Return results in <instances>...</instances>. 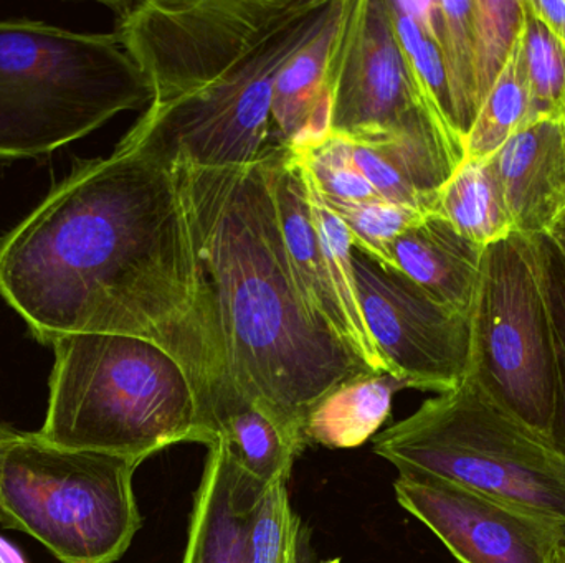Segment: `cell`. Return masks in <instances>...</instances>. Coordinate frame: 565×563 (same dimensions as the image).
Listing matches in <instances>:
<instances>
[{
    "instance_id": "484cf974",
    "label": "cell",
    "mask_w": 565,
    "mask_h": 563,
    "mask_svg": "<svg viewBox=\"0 0 565 563\" xmlns=\"http://www.w3.org/2000/svg\"><path fill=\"white\" fill-rule=\"evenodd\" d=\"M288 481L265 486L250 522V563H311L308 534L289 502ZM324 563H339L329 561Z\"/></svg>"
},
{
    "instance_id": "f1b7e54d",
    "label": "cell",
    "mask_w": 565,
    "mask_h": 563,
    "mask_svg": "<svg viewBox=\"0 0 565 563\" xmlns=\"http://www.w3.org/2000/svg\"><path fill=\"white\" fill-rule=\"evenodd\" d=\"M295 158L306 169L322 197L344 202H367L381 198L355 165L352 142L342 136L331 132L315 148Z\"/></svg>"
},
{
    "instance_id": "836d02e7",
    "label": "cell",
    "mask_w": 565,
    "mask_h": 563,
    "mask_svg": "<svg viewBox=\"0 0 565 563\" xmlns=\"http://www.w3.org/2000/svg\"><path fill=\"white\" fill-rule=\"evenodd\" d=\"M554 563H565V539L561 544L559 551H557L556 561Z\"/></svg>"
},
{
    "instance_id": "5bb4252c",
    "label": "cell",
    "mask_w": 565,
    "mask_h": 563,
    "mask_svg": "<svg viewBox=\"0 0 565 563\" xmlns=\"http://www.w3.org/2000/svg\"><path fill=\"white\" fill-rule=\"evenodd\" d=\"M267 169L286 258L299 296L311 316L324 324L364 362L358 340L332 288L328 263L309 210L301 167L289 149H277L268 155Z\"/></svg>"
},
{
    "instance_id": "4316f807",
    "label": "cell",
    "mask_w": 565,
    "mask_h": 563,
    "mask_svg": "<svg viewBox=\"0 0 565 563\" xmlns=\"http://www.w3.org/2000/svg\"><path fill=\"white\" fill-rule=\"evenodd\" d=\"M523 0H473L477 106L490 93L523 29Z\"/></svg>"
},
{
    "instance_id": "d6a6232c",
    "label": "cell",
    "mask_w": 565,
    "mask_h": 563,
    "mask_svg": "<svg viewBox=\"0 0 565 563\" xmlns=\"http://www.w3.org/2000/svg\"><path fill=\"white\" fill-rule=\"evenodd\" d=\"M547 237L551 238L554 247L557 248V251H559L561 257H563L565 261V218L556 225V228H554Z\"/></svg>"
},
{
    "instance_id": "4fadbf2b",
    "label": "cell",
    "mask_w": 565,
    "mask_h": 563,
    "mask_svg": "<svg viewBox=\"0 0 565 563\" xmlns=\"http://www.w3.org/2000/svg\"><path fill=\"white\" fill-rule=\"evenodd\" d=\"M513 231L547 237L565 218V122L537 119L491 155Z\"/></svg>"
},
{
    "instance_id": "8fae6325",
    "label": "cell",
    "mask_w": 565,
    "mask_h": 563,
    "mask_svg": "<svg viewBox=\"0 0 565 563\" xmlns=\"http://www.w3.org/2000/svg\"><path fill=\"white\" fill-rule=\"evenodd\" d=\"M328 91L331 132L351 142L420 129L437 136L408 72L388 0L345 3L329 58Z\"/></svg>"
},
{
    "instance_id": "5b68a950",
    "label": "cell",
    "mask_w": 565,
    "mask_h": 563,
    "mask_svg": "<svg viewBox=\"0 0 565 563\" xmlns=\"http://www.w3.org/2000/svg\"><path fill=\"white\" fill-rule=\"evenodd\" d=\"M397 468L454 483L550 522L565 535V456L465 379L375 435Z\"/></svg>"
},
{
    "instance_id": "7a4b0ae2",
    "label": "cell",
    "mask_w": 565,
    "mask_h": 563,
    "mask_svg": "<svg viewBox=\"0 0 565 563\" xmlns=\"http://www.w3.org/2000/svg\"><path fill=\"white\" fill-rule=\"evenodd\" d=\"M171 167L214 310L225 389L217 430L228 413L252 405L302 453L312 409L374 372L302 303L267 159L244 167Z\"/></svg>"
},
{
    "instance_id": "30bf717a",
    "label": "cell",
    "mask_w": 565,
    "mask_h": 563,
    "mask_svg": "<svg viewBox=\"0 0 565 563\" xmlns=\"http://www.w3.org/2000/svg\"><path fill=\"white\" fill-rule=\"evenodd\" d=\"M352 268L362 316L387 373L407 389L437 396L461 386L470 366L471 316L358 248Z\"/></svg>"
},
{
    "instance_id": "d4e9b609",
    "label": "cell",
    "mask_w": 565,
    "mask_h": 563,
    "mask_svg": "<svg viewBox=\"0 0 565 563\" xmlns=\"http://www.w3.org/2000/svg\"><path fill=\"white\" fill-rule=\"evenodd\" d=\"M523 7L520 40L530 86V122L537 119L565 122V46L534 15L527 0H523Z\"/></svg>"
},
{
    "instance_id": "603a6c76",
    "label": "cell",
    "mask_w": 565,
    "mask_h": 563,
    "mask_svg": "<svg viewBox=\"0 0 565 563\" xmlns=\"http://www.w3.org/2000/svg\"><path fill=\"white\" fill-rule=\"evenodd\" d=\"M431 22L444 63L455 124L465 139L478 111L475 89L473 0H434Z\"/></svg>"
},
{
    "instance_id": "7c38bea8",
    "label": "cell",
    "mask_w": 565,
    "mask_h": 563,
    "mask_svg": "<svg viewBox=\"0 0 565 563\" xmlns=\"http://www.w3.org/2000/svg\"><path fill=\"white\" fill-rule=\"evenodd\" d=\"M394 492L460 563H554L565 539L537 516L435 476L398 475Z\"/></svg>"
},
{
    "instance_id": "1f68e13d",
    "label": "cell",
    "mask_w": 565,
    "mask_h": 563,
    "mask_svg": "<svg viewBox=\"0 0 565 563\" xmlns=\"http://www.w3.org/2000/svg\"><path fill=\"white\" fill-rule=\"evenodd\" d=\"M0 563H25L20 552L0 538Z\"/></svg>"
},
{
    "instance_id": "4dcf8cb0",
    "label": "cell",
    "mask_w": 565,
    "mask_h": 563,
    "mask_svg": "<svg viewBox=\"0 0 565 563\" xmlns=\"http://www.w3.org/2000/svg\"><path fill=\"white\" fill-rule=\"evenodd\" d=\"M527 6L565 46V0H527Z\"/></svg>"
},
{
    "instance_id": "2e32d148",
    "label": "cell",
    "mask_w": 565,
    "mask_h": 563,
    "mask_svg": "<svg viewBox=\"0 0 565 563\" xmlns=\"http://www.w3.org/2000/svg\"><path fill=\"white\" fill-rule=\"evenodd\" d=\"M487 247L468 240L441 215H425L398 235L392 261L425 293L471 316Z\"/></svg>"
},
{
    "instance_id": "3957f363",
    "label": "cell",
    "mask_w": 565,
    "mask_h": 563,
    "mask_svg": "<svg viewBox=\"0 0 565 563\" xmlns=\"http://www.w3.org/2000/svg\"><path fill=\"white\" fill-rule=\"evenodd\" d=\"M50 346L55 362L40 442L142 463L169 446L218 439L184 367L158 344L73 334Z\"/></svg>"
},
{
    "instance_id": "e575fe53",
    "label": "cell",
    "mask_w": 565,
    "mask_h": 563,
    "mask_svg": "<svg viewBox=\"0 0 565 563\" xmlns=\"http://www.w3.org/2000/svg\"><path fill=\"white\" fill-rule=\"evenodd\" d=\"M3 430H6V426H3L2 423H0V436H2Z\"/></svg>"
},
{
    "instance_id": "9c48e42d",
    "label": "cell",
    "mask_w": 565,
    "mask_h": 563,
    "mask_svg": "<svg viewBox=\"0 0 565 563\" xmlns=\"http://www.w3.org/2000/svg\"><path fill=\"white\" fill-rule=\"evenodd\" d=\"M296 0H146L119 13L116 35L138 63L151 105L192 95L237 66Z\"/></svg>"
},
{
    "instance_id": "83f0119b",
    "label": "cell",
    "mask_w": 565,
    "mask_h": 563,
    "mask_svg": "<svg viewBox=\"0 0 565 563\" xmlns=\"http://www.w3.org/2000/svg\"><path fill=\"white\" fill-rule=\"evenodd\" d=\"M322 198L348 228L354 248L387 267H394L392 245L398 235L428 215L414 208L388 204L381 198L367 202Z\"/></svg>"
},
{
    "instance_id": "cb8c5ba5",
    "label": "cell",
    "mask_w": 565,
    "mask_h": 563,
    "mask_svg": "<svg viewBox=\"0 0 565 563\" xmlns=\"http://www.w3.org/2000/svg\"><path fill=\"white\" fill-rule=\"evenodd\" d=\"M218 436L247 475L262 486L288 481L301 455L281 430L260 410L241 405L222 420Z\"/></svg>"
},
{
    "instance_id": "9a60e30c",
    "label": "cell",
    "mask_w": 565,
    "mask_h": 563,
    "mask_svg": "<svg viewBox=\"0 0 565 563\" xmlns=\"http://www.w3.org/2000/svg\"><path fill=\"white\" fill-rule=\"evenodd\" d=\"M182 563H250V522L265 486L242 469L218 436L207 446Z\"/></svg>"
},
{
    "instance_id": "ffe728a7",
    "label": "cell",
    "mask_w": 565,
    "mask_h": 563,
    "mask_svg": "<svg viewBox=\"0 0 565 563\" xmlns=\"http://www.w3.org/2000/svg\"><path fill=\"white\" fill-rule=\"evenodd\" d=\"M435 214L481 247H490L513 234L491 158L461 161L438 191Z\"/></svg>"
},
{
    "instance_id": "52a82bcc",
    "label": "cell",
    "mask_w": 565,
    "mask_h": 563,
    "mask_svg": "<svg viewBox=\"0 0 565 563\" xmlns=\"http://www.w3.org/2000/svg\"><path fill=\"white\" fill-rule=\"evenodd\" d=\"M339 0H296L267 36L211 85L166 105H149L119 145L162 164L244 167L280 148L271 122L281 66L326 25Z\"/></svg>"
},
{
    "instance_id": "ac0fdd59",
    "label": "cell",
    "mask_w": 565,
    "mask_h": 563,
    "mask_svg": "<svg viewBox=\"0 0 565 563\" xmlns=\"http://www.w3.org/2000/svg\"><path fill=\"white\" fill-rule=\"evenodd\" d=\"M388 7L425 116L455 164L460 165L463 161V136L455 124L444 63L435 39L431 22L434 0H388Z\"/></svg>"
},
{
    "instance_id": "d6986e66",
    "label": "cell",
    "mask_w": 565,
    "mask_h": 563,
    "mask_svg": "<svg viewBox=\"0 0 565 563\" xmlns=\"http://www.w3.org/2000/svg\"><path fill=\"white\" fill-rule=\"evenodd\" d=\"M404 389L391 373H369L344 383L309 413L306 443L331 450L365 445L387 422L394 396Z\"/></svg>"
},
{
    "instance_id": "f546056e",
    "label": "cell",
    "mask_w": 565,
    "mask_h": 563,
    "mask_svg": "<svg viewBox=\"0 0 565 563\" xmlns=\"http://www.w3.org/2000/svg\"><path fill=\"white\" fill-rule=\"evenodd\" d=\"M547 296L556 344V399L551 420L550 442L565 456V261L546 237Z\"/></svg>"
},
{
    "instance_id": "7402d4cb",
    "label": "cell",
    "mask_w": 565,
    "mask_h": 563,
    "mask_svg": "<svg viewBox=\"0 0 565 563\" xmlns=\"http://www.w3.org/2000/svg\"><path fill=\"white\" fill-rule=\"evenodd\" d=\"M530 86L518 36L503 72L491 86L465 136L463 161H480L497 154L511 136L530 122Z\"/></svg>"
},
{
    "instance_id": "8992f818",
    "label": "cell",
    "mask_w": 565,
    "mask_h": 563,
    "mask_svg": "<svg viewBox=\"0 0 565 563\" xmlns=\"http://www.w3.org/2000/svg\"><path fill=\"white\" fill-rule=\"evenodd\" d=\"M141 462L56 448L6 426L0 436V529L25 532L62 563H115L141 529Z\"/></svg>"
},
{
    "instance_id": "e0dca14e",
    "label": "cell",
    "mask_w": 565,
    "mask_h": 563,
    "mask_svg": "<svg viewBox=\"0 0 565 563\" xmlns=\"http://www.w3.org/2000/svg\"><path fill=\"white\" fill-rule=\"evenodd\" d=\"M348 0H339L321 32L281 66L274 85L271 122L280 148L298 155L331 134L328 65Z\"/></svg>"
},
{
    "instance_id": "44dd1931",
    "label": "cell",
    "mask_w": 565,
    "mask_h": 563,
    "mask_svg": "<svg viewBox=\"0 0 565 563\" xmlns=\"http://www.w3.org/2000/svg\"><path fill=\"white\" fill-rule=\"evenodd\" d=\"M299 167H301L302 178H305L309 210H311L312 221H315L316 231H318L326 263H328L332 288H334L339 304H341L342 311L348 317L349 326H351L355 340H358L362 359L372 372L387 373L384 360L379 356L377 347H375L367 326H365L361 304H359L354 268H352L354 245H352L351 235H349L348 228L342 224L341 218L328 207L321 192L318 191L306 169L301 164H299Z\"/></svg>"
},
{
    "instance_id": "ba28073f",
    "label": "cell",
    "mask_w": 565,
    "mask_h": 563,
    "mask_svg": "<svg viewBox=\"0 0 565 563\" xmlns=\"http://www.w3.org/2000/svg\"><path fill=\"white\" fill-rule=\"evenodd\" d=\"M470 323L467 379L550 440L557 370L546 237L513 231L487 247Z\"/></svg>"
},
{
    "instance_id": "277c9868",
    "label": "cell",
    "mask_w": 565,
    "mask_h": 563,
    "mask_svg": "<svg viewBox=\"0 0 565 563\" xmlns=\"http://www.w3.org/2000/svg\"><path fill=\"white\" fill-rule=\"evenodd\" d=\"M151 101L116 33L0 22V161L50 154Z\"/></svg>"
},
{
    "instance_id": "6da1fadb",
    "label": "cell",
    "mask_w": 565,
    "mask_h": 563,
    "mask_svg": "<svg viewBox=\"0 0 565 563\" xmlns=\"http://www.w3.org/2000/svg\"><path fill=\"white\" fill-rule=\"evenodd\" d=\"M0 294L43 344L73 334L158 344L215 426L217 329L172 167L119 144L79 165L0 240Z\"/></svg>"
}]
</instances>
